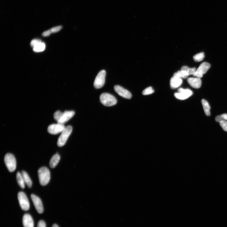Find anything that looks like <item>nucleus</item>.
<instances>
[{
	"label": "nucleus",
	"instance_id": "obj_1",
	"mask_svg": "<svg viewBox=\"0 0 227 227\" xmlns=\"http://www.w3.org/2000/svg\"><path fill=\"white\" fill-rule=\"evenodd\" d=\"M38 175L39 183L42 186L47 185L50 180V173L46 167H43L39 168L38 171Z\"/></svg>",
	"mask_w": 227,
	"mask_h": 227
},
{
	"label": "nucleus",
	"instance_id": "obj_2",
	"mask_svg": "<svg viewBox=\"0 0 227 227\" xmlns=\"http://www.w3.org/2000/svg\"><path fill=\"white\" fill-rule=\"evenodd\" d=\"M100 100L103 105L108 107L114 105L117 102L115 97L107 93L102 94L100 97Z\"/></svg>",
	"mask_w": 227,
	"mask_h": 227
},
{
	"label": "nucleus",
	"instance_id": "obj_3",
	"mask_svg": "<svg viewBox=\"0 0 227 227\" xmlns=\"http://www.w3.org/2000/svg\"><path fill=\"white\" fill-rule=\"evenodd\" d=\"M72 131V127L71 126H68L65 127L58 139L57 145L58 146L62 147L65 145Z\"/></svg>",
	"mask_w": 227,
	"mask_h": 227
},
{
	"label": "nucleus",
	"instance_id": "obj_4",
	"mask_svg": "<svg viewBox=\"0 0 227 227\" xmlns=\"http://www.w3.org/2000/svg\"><path fill=\"white\" fill-rule=\"evenodd\" d=\"M5 164L9 172H13L16 169L17 162L15 157L11 154H7L4 157Z\"/></svg>",
	"mask_w": 227,
	"mask_h": 227
},
{
	"label": "nucleus",
	"instance_id": "obj_5",
	"mask_svg": "<svg viewBox=\"0 0 227 227\" xmlns=\"http://www.w3.org/2000/svg\"><path fill=\"white\" fill-rule=\"evenodd\" d=\"M18 199L22 210L25 211L28 210L30 208V204L26 194L23 192H20L18 194Z\"/></svg>",
	"mask_w": 227,
	"mask_h": 227
},
{
	"label": "nucleus",
	"instance_id": "obj_6",
	"mask_svg": "<svg viewBox=\"0 0 227 227\" xmlns=\"http://www.w3.org/2000/svg\"><path fill=\"white\" fill-rule=\"evenodd\" d=\"M106 75V72L105 70H102L98 73L94 82V86L95 88L100 89L104 86Z\"/></svg>",
	"mask_w": 227,
	"mask_h": 227
},
{
	"label": "nucleus",
	"instance_id": "obj_7",
	"mask_svg": "<svg viewBox=\"0 0 227 227\" xmlns=\"http://www.w3.org/2000/svg\"><path fill=\"white\" fill-rule=\"evenodd\" d=\"M210 67L211 65L208 63L203 62L201 64L193 75L200 78H202L203 75L209 70Z\"/></svg>",
	"mask_w": 227,
	"mask_h": 227
},
{
	"label": "nucleus",
	"instance_id": "obj_8",
	"mask_svg": "<svg viewBox=\"0 0 227 227\" xmlns=\"http://www.w3.org/2000/svg\"><path fill=\"white\" fill-rule=\"evenodd\" d=\"M178 91V92L175 93V96L181 100H186L193 94L192 91L189 89H184L181 88H179Z\"/></svg>",
	"mask_w": 227,
	"mask_h": 227
},
{
	"label": "nucleus",
	"instance_id": "obj_9",
	"mask_svg": "<svg viewBox=\"0 0 227 227\" xmlns=\"http://www.w3.org/2000/svg\"><path fill=\"white\" fill-rule=\"evenodd\" d=\"M65 127L64 125L57 123L49 126L48 128V132L51 134L57 135L61 133Z\"/></svg>",
	"mask_w": 227,
	"mask_h": 227
},
{
	"label": "nucleus",
	"instance_id": "obj_10",
	"mask_svg": "<svg viewBox=\"0 0 227 227\" xmlns=\"http://www.w3.org/2000/svg\"><path fill=\"white\" fill-rule=\"evenodd\" d=\"M31 199L36 210L39 214H42L44 209L42 201L39 197L32 194L31 195Z\"/></svg>",
	"mask_w": 227,
	"mask_h": 227
},
{
	"label": "nucleus",
	"instance_id": "obj_11",
	"mask_svg": "<svg viewBox=\"0 0 227 227\" xmlns=\"http://www.w3.org/2000/svg\"><path fill=\"white\" fill-rule=\"evenodd\" d=\"M114 88L116 92L121 96L128 99H130L132 97L131 93L124 88L119 85H116Z\"/></svg>",
	"mask_w": 227,
	"mask_h": 227
},
{
	"label": "nucleus",
	"instance_id": "obj_12",
	"mask_svg": "<svg viewBox=\"0 0 227 227\" xmlns=\"http://www.w3.org/2000/svg\"><path fill=\"white\" fill-rule=\"evenodd\" d=\"M75 114V112L73 111H66L63 113L60 119L57 122L59 124L64 125L70 120Z\"/></svg>",
	"mask_w": 227,
	"mask_h": 227
},
{
	"label": "nucleus",
	"instance_id": "obj_13",
	"mask_svg": "<svg viewBox=\"0 0 227 227\" xmlns=\"http://www.w3.org/2000/svg\"><path fill=\"white\" fill-rule=\"evenodd\" d=\"M187 81L191 87L196 89L200 88L202 84L201 80L198 77H190L187 79Z\"/></svg>",
	"mask_w": 227,
	"mask_h": 227
},
{
	"label": "nucleus",
	"instance_id": "obj_14",
	"mask_svg": "<svg viewBox=\"0 0 227 227\" xmlns=\"http://www.w3.org/2000/svg\"><path fill=\"white\" fill-rule=\"evenodd\" d=\"M24 227H34V222L32 216L28 214L24 215L23 218Z\"/></svg>",
	"mask_w": 227,
	"mask_h": 227
},
{
	"label": "nucleus",
	"instance_id": "obj_15",
	"mask_svg": "<svg viewBox=\"0 0 227 227\" xmlns=\"http://www.w3.org/2000/svg\"><path fill=\"white\" fill-rule=\"evenodd\" d=\"M182 79L173 76L170 81V85L172 89H176L179 87L182 83Z\"/></svg>",
	"mask_w": 227,
	"mask_h": 227
},
{
	"label": "nucleus",
	"instance_id": "obj_16",
	"mask_svg": "<svg viewBox=\"0 0 227 227\" xmlns=\"http://www.w3.org/2000/svg\"><path fill=\"white\" fill-rule=\"evenodd\" d=\"M60 159V156L58 154H56L53 156L49 162L50 167L52 169L55 168L58 164Z\"/></svg>",
	"mask_w": 227,
	"mask_h": 227
},
{
	"label": "nucleus",
	"instance_id": "obj_17",
	"mask_svg": "<svg viewBox=\"0 0 227 227\" xmlns=\"http://www.w3.org/2000/svg\"><path fill=\"white\" fill-rule=\"evenodd\" d=\"M22 175L25 183L27 186L29 188H31L32 185V181L27 172L24 171L22 172Z\"/></svg>",
	"mask_w": 227,
	"mask_h": 227
},
{
	"label": "nucleus",
	"instance_id": "obj_18",
	"mask_svg": "<svg viewBox=\"0 0 227 227\" xmlns=\"http://www.w3.org/2000/svg\"><path fill=\"white\" fill-rule=\"evenodd\" d=\"M62 28L61 26H57L52 28L49 30L44 32L42 36L44 37L48 36L52 33H55L60 31Z\"/></svg>",
	"mask_w": 227,
	"mask_h": 227
},
{
	"label": "nucleus",
	"instance_id": "obj_19",
	"mask_svg": "<svg viewBox=\"0 0 227 227\" xmlns=\"http://www.w3.org/2000/svg\"><path fill=\"white\" fill-rule=\"evenodd\" d=\"M202 103L205 114L207 116H210V107L208 102L205 100L203 99L202 100Z\"/></svg>",
	"mask_w": 227,
	"mask_h": 227
},
{
	"label": "nucleus",
	"instance_id": "obj_20",
	"mask_svg": "<svg viewBox=\"0 0 227 227\" xmlns=\"http://www.w3.org/2000/svg\"><path fill=\"white\" fill-rule=\"evenodd\" d=\"M18 185L22 189H24L25 187V183L22 175L19 172H17L16 175Z\"/></svg>",
	"mask_w": 227,
	"mask_h": 227
},
{
	"label": "nucleus",
	"instance_id": "obj_21",
	"mask_svg": "<svg viewBox=\"0 0 227 227\" xmlns=\"http://www.w3.org/2000/svg\"><path fill=\"white\" fill-rule=\"evenodd\" d=\"M181 70L183 71L188 76L193 75L196 70L195 68H190L186 66H183L181 67Z\"/></svg>",
	"mask_w": 227,
	"mask_h": 227
},
{
	"label": "nucleus",
	"instance_id": "obj_22",
	"mask_svg": "<svg viewBox=\"0 0 227 227\" xmlns=\"http://www.w3.org/2000/svg\"><path fill=\"white\" fill-rule=\"evenodd\" d=\"M46 45L45 43L41 42L33 48V50L35 52H41L45 50Z\"/></svg>",
	"mask_w": 227,
	"mask_h": 227
},
{
	"label": "nucleus",
	"instance_id": "obj_23",
	"mask_svg": "<svg viewBox=\"0 0 227 227\" xmlns=\"http://www.w3.org/2000/svg\"><path fill=\"white\" fill-rule=\"evenodd\" d=\"M204 57V53L202 52L196 54V55L194 56L193 58L195 62H199L203 60Z\"/></svg>",
	"mask_w": 227,
	"mask_h": 227
},
{
	"label": "nucleus",
	"instance_id": "obj_24",
	"mask_svg": "<svg viewBox=\"0 0 227 227\" xmlns=\"http://www.w3.org/2000/svg\"><path fill=\"white\" fill-rule=\"evenodd\" d=\"M174 76L178 77L181 79H186L188 77L185 73L183 71L180 70L175 73Z\"/></svg>",
	"mask_w": 227,
	"mask_h": 227
},
{
	"label": "nucleus",
	"instance_id": "obj_25",
	"mask_svg": "<svg viewBox=\"0 0 227 227\" xmlns=\"http://www.w3.org/2000/svg\"><path fill=\"white\" fill-rule=\"evenodd\" d=\"M154 90L152 87H148L143 91L142 92V94L144 95H147L151 94L154 93Z\"/></svg>",
	"mask_w": 227,
	"mask_h": 227
},
{
	"label": "nucleus",
	"instance_id": "obj_26",
	"mask_svg": "<svg viewBox=\"0 0 227 227\" xmlns=\"http://www.w3.org/2000/svg\"><path fill=\"white\" fill-rule=\"evenodd\" d=\"M63 113L60 111H57L54 113L53 116L54 119L58 122L60 119Z\"/></svg>",
	"mask_w": 227,
	"mask_h": 227
},
{
	"label": "nucleus",
	"instance_id": "obj_27",
	"mask_svg": "<svg viewBox=\"0 0 227 227\" xmlns=\"http://www.w3.org/2000/svg\"><path fill=\"white\" fill-rule=\"evenodd\" d=\"M215 120L216 122H218L222 120L227 121V114H224L217 116Z\"/></svg>",
	"mask_w": 227,
	"mask_h": 227
},
{
	"label": "nucleus",
	"instance_id": "obj_28",
	"mask_svg": "<svg viewBox=\"0 0 227 227\" xmlns=\"http://www.w3.org/2000/svg\"><path fill=\"white\" fill-rule=\"evenodd\" d=\"M220 125L223 130L227 132V121L222 120L219 122Z\"/></svg>",
	"mask_w": 227,
	"mask_h": 227
},
{
	"label": "nucleus",
	"instance_id": "obj_29",
	"mask_svg": "<svg viewBox=\"0 0 227 227\" xmlns=\"http://www.w3.org/2000/svg\"><path fill=\"white\" fill-rule=\"evenodd\" d=\"M42 42L41 40L39 39H33L31 42V46L33 48L38 45L39 44L41 43Z\"/></svg>",
	"mask_w": 227,
	"mask_h": 227
},
{
	"label": "nucleus",
	"instance_id": "obj_30",
	"mask_svg": "<svg viewBox=\"0 0 227 227\" xmlns=\"http://www.w3.org/2000/svg\"><path fill=\"white\" fill-rule=\"evenodd\" d=\"M46 226L45 222L43 220H41L38 222L37 227H46Z\"/></svg>",
	"mask_w": 227,
	"mask_h": 227
},
{
	"label": "nucleus",
	"instance_id": "obj_31",
	"mask_svg": "<svg viewBox=\"0 0 227 227\" xmlns=\"http://www.w3.org/2000/svg\"><path fill=\"white\" fill-rule=\"evenodd\" d=\"M52 227H59V226L56 224H53Z\"/></svg>",
	"mask_w": 227,
	"mask_h": 227
}]
</instances>
